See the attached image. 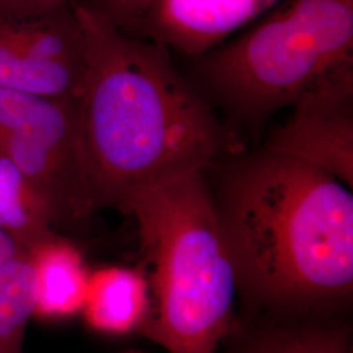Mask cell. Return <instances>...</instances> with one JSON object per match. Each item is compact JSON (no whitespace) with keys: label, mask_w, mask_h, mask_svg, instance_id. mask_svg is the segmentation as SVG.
Returning <instances> with one entry per match:
<instances>
[{"label":"cell","mask_w":353,"mask_h":353,"mask_svg":"<svg viewBox=\"0 0 353 353\" xmlns=\"http://www.w3.org/2000/svg\"><path fill=\"white\" fill-rule=\"evenodd\" d=\"M76 8L87 41L77 100L87 216L122 210L137 190L166 176L210 169L232 140L170 49L127 34L84 3Z\"/></svg>","instance_id":"cell-1"},{"label":"cell","mask_w":353,"mask_h":353,"mask_svg":"<svg viewBox=\"0 0 353 353\" xmlns=\"http://www.w3.org/2000/svg\"><path fill=\"white\" fill-rule=\"evenodd\" d=\"M156 0H88L84 4L130 36L143 38V29Z\"/></svg>","instance_id":"cell-14"},{"label":"cell","mask_w":353,"mask_h":353,"mask_svg":"<svg viewBox=\"0 0 353 353\" xmlns=\"http://www.w3.org/2000/svg\"><path fill=\"white\" fill-rule=\"evenodd\" d=\"M121 353H141V352H138V351H127V352H121Z\"/></svg>","instance_id":"cell-17"},{"label":"cell","mask_w":353,"mask_h":353,"mask_svg":"<svg viewBox=\"0 0 353 353\" xmlns=\"http://www.w3.org/2000/svg\"><path fill=\"white\" fill-rule=\"evenodd\" d=\"M72 0H0V16L10 19L48 12L70 4Z\"/></svg>","instance_id":"cell-15"},{"label":"cell","mask_w":353,"mask_h":353,"mask_svg":"<svg viewBox=\"0 0 353 353\" xmlns=\"http://www.w3.org/2000/svg\"><path fill=\"white\" fill-rule=\"evenodd\" d=\"M0 89L46 99L77 101L74 92L57 76L32 62L13 34L10 19L0 16Z\"/></svg>","instance_id":"cell-12"},{"label":"cell","mask_w":353,"mask_h":353,"mask_svg":"<svg viewBox=\"0 0 353 353\" xmlns=\"http://www.w3.org/2000/svg\"><path fill=\"white\" fill-rule=\"evenodd\" d=\"M151 306L147 274L130 267L106 265L90 271L80 313L93 331L122 336L141 331Z\"/></svg>","instance_id":"cell-8"},{"label":"cell","mask_w":353,"mask_h":353,"mask_svg":"<svg viewBox=\"0 0 353 353\" xmlns=\"http://www.w3.org/2000/svg\"><path fill=\"white\" fill-rule=\"evenodd\" d=\"M0 230L28 252L55 234L46 204L12 160L0 151Z\"/></svg>","instance_id":"cell-10"},{"label":"cell","mask_w":353,"mask_h":353,"mask_svg":"<svg viewBox=\"0 0 353 353\" xmlns=\"http://www.w3.org/2000/svg\"><path fill=\"white\" fill-rule=\"evenodd\" d=\"M139 230L152 306L140 332L170 353H217L239 279L205 170L137 190L122 210Z\"/></svg>","instance_id":"cell-3"},{"label":"cell","mask_w":353,"mask_h":353,"mask_svg":"<svg viewBox=\"0 0 353 353\" xmlns=\"http://www.w3.org/2000/svg\"><path fill=\"white\" fill-rule=\"evenodd\" d=\"M26 255L36 278L34 316L57 322L79 314L90 274L79 248L55 233Z\"/></svg>","instance_id":"cell-9"},{"label":"cell","mask_w":353,"mask_h":353,"mask_svg":"<svg viewBox=\"0 0 353 353\" xmlns=\"http://www.w3.org/2000/svg\"><path fill=\"white\" fill-rule=\"evenodd\" d=\"M34 301L36 278L28 255L0 265V353H23Z\"/></svg>","instance_id":"cell-11"},{"label":"cell","mask_w":353,"mask_h":353,"mask_svg":"<svg viewBox=\"0 0 353 353\" xmlns=\"http://www.w3.org/2000/svg\"><path fill=\"white\" fill-rule=\"evenodd\" d=\"M23 254L26 252L8 234L0 230V265H6Z\"/></svg>","instance_id":"cell-16"},{"label":"cell","mask_w":353,"mask_h":353,"mask_svg":"<svg viewBox=\"0 0 353 353\" xmlns=\"http://www.w3.org/2000/svg\"><path fill=\"white\" fill-rule=\"evenodd\" d=\"M252 353H352V348L347 332L338 328H297L271 334Z\"/></svg>","instance_id":"cell-13"},{"label":"cell","mask_w":353,"mask_h":353,"mask_svg":"<svg viewBox=\"0 0 353 353\" xmlns=\"http://www.w3.org/2000/svg\"><path fill=\"white\" fill-rule=\"evenodd\" d=\"M202 57L203 79L217 101L242 125L259 126L353 67V0H287Z\"/></svg>","instance_id":"cell-4"},{"label":"cell","mask_w":353,"mask_h":353,"mask_svg":"<svg viewBox=\"0 0 353 353\" xmlns=\"http://www.w3.org/2000/svg\"><path fill=\"white\" fill-rule=\"evenodd\" d=\"M265 150L300 160L353 185V67L330 76L292 105Z\"/></svg>","instance_id":"cell-6"},{"label":"cell","mask_w":353,"mask_h":353,"mask_svg":"<svg viewBox=\"0 0 353 353\" xmlns=\"http://www.w3.org/2000/svg\"><path fill=\"white\" fill-rule=\"evenodd\" d=\"M0 151L46 204L54 227L87 216L77 101L0 89Z\"/></svg>","instance_id":"cell-5"},{"label":"cell","mask_w":353,"mask_h":353,"mask_svg":"<svg viewBox=\"0 0 353 353\" xmlns=\"http://www.w3.org/2000/svg\"><path fill=\"white\" fill-rule=\"evenodd\" d=\"M351 189L314 165L267 150L234 161L214 199L239 287L288 310L347 301Z\"/></svg>","instance_id":"cell-2"},{"label":"cell","mask_w":353,"mask_h":353,"mask_svg":"<svg viewBox=\"0 0 353 353\" xmlns=\"http://www.w3.org/2000/svg\"><path fill=\"white\" fill-rule=\"evenodd\" d=\"M281 0H156L143 38L190 57L223 43Z\"/></svg>","instance_id":"cell-7"}]
</instances>
